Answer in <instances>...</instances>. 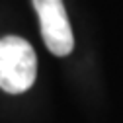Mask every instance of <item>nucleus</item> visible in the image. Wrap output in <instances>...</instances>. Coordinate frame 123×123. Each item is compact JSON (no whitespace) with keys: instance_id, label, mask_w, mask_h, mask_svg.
I'll return each instance as SVG.
<instances>
[{"instance_id":"obj_1","label":"nucleus","mask_w":123,"mask_h":123,"mask_svg":"<svg viewBox=\"0 0 123 123\" xmlns=\"http://www.w3.org/2000/svg\"><path fill=\"white\" fill-rule=\"evenodd\" d=\"M37 76V57L33 47L18 35L0 39V88L8 94L29 90Z\"/></svg>"},{"instance_id":"obj_2","label":"nucleus","mask_w":123,"mask_h":123,"mask_svg":"<svg viewBox=\"0 0 123 123\" xmlns=\"http://www.w3.org/2000/svg\"><path fill=\"white\" fill-rule=\"evenodd\" d=\"M41 35L55 57H67L74 49V37L63 0H33Z\"/></svg>"}]
</instances>
